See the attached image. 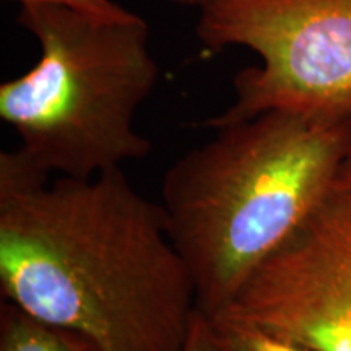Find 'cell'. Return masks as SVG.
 <instances>
[{"mask_svg": "<svg viewBox=\"0 0 351 351\" xmlns=\"http://www.w3.org/2000/svg\"><path fill=\"white\" fill-rule=\"evenodd\" d=\"M184 351H218L208 317L199 309L195 311L194 319H192Z\"/></svg>", "mask_w": 351, "mask_h": 351, "instance_id": "9c48e42d", "label": "cell"}, {"mask_svg": "<svg viewBox=\"0 0 351 351\" xmlns=\"http://www.w3.org/2000/svg\"><path fill=\"white\" fill-rule=\"evenodd\" d=\"M199 10L205 47L261 59L234 77V101L205 127L274 109L351 112V0H207Z\"/></svg>", "mask_w": 351, "mask_h": 351, "instance_id": "277c9868", "label": "cell"}, {"mask_svg": "<svg viewBox=\"0 0 351 351\" xmlns=\"http://www.w3.org/2000/svg\"><path fill=\"white\" fill-rule=\"evenodd\" d=\"M0 351H103L85 335L25 313L10 301L0 304Z\"/></svg>", "mask_w": 351, "mask_h": 351, "instance_id": "8992f818", "label": "cell"}, {"mask_svg": "<svg viewBox=\"0 0 351 351\" xmlns=\"http://www.w3.org/2000/svg\"><path fill=\"white\" fill-rule=\"evenodd\" d=\"M49 176L0 155L2 300L103 351H184L197 295L161 205L122 168Z\"/></svg>", "mask_w": 351, "mask_h": 351, "instance_id": "6da1fadb", "label": "cell"}, {"mask_svg": "<svg viewBox=\"0 0 351 351\" xmlns=\"http://www.w3.org/2000/svg\"><path fill=\"white\" fill-rule=\"evenodd\" d=\"M171 3H178V5H186V7H197L200 8L207 0H168Z\"/></svg>", "mask_w": 351, "mask_h": 351, "instance_id": "8fae6325", "label": "cell"}, {"mask_svg": "<svg viewBox=\"0 0 351 351\" xmlns=\"http://www.w3.org/2000/svg\"><path fill=\"white\" fill-rule=\"evenodd\" d=\"M10 2H16L20 7L32 5V3H52V5L69 7L88 15L111 20H124L135 15L134 12L127 10L112 0H10Z\"/></svg>", "mask_w": 351, "mask_h": 351, "instance_id": "ba28073f", "label": "cell"}, {"mask_svg": "<svg viewBox=\"0 0 351 351\" xmlns=\"http://www.w3.org/2000/svg\"><path fill=\"white\" fill-rule=\"evenodd\" d=\"M337 191L345 192V194L351 195V142L346 148V153L343 156V161H341V166L339 169V174H337L335 186Z\"/></svg>", "mask_w": 351, "mask_h": 351, "instance_id": "30bf717a", "label": "cell"}, {"mask_svg": "<svg viewBox=\"0 0 351 351\" xmlns=\"http://www.w3.org/2000/svg\"><path fill=\"white\" fill-rule=\"evenodd\" d=\"M208 322L218 351H313L280 333L226 313L210 315Z\"/></svg>", "mask_w": 351, "mask_h": 351, "instance_id": "52a82bcc", "label": "cell"}, {"mask_svg": "<svg viewBox=\"0 0 351 351\" xmlns=\"http://www.w3.org/2000/svg\"><path fill=\"white\" fill-rule=\"evenodd\" d=\"M221 313L313 351H351V195L333 187Z\"/></svg>", "mask_w": 351, "mask_h": 351, "instance_id": "5b68a950", "label": "cell"}, {"mask_svg": "<svg viewBox=\"0 0 351 351\" xmlns=\"http://www.w3.org/2000/svg\"><path fill=\"white\" fill-rule=\"evenodd\" d=\"M213 130L169 166L160 202L197 309L208 317L232 304L330 194L351 142V112L274 109Z\"/></svg>", "mask_w": 351, "mask_h": 351, "instance_id": "7a4b0ae2", "label": "cell"}, {"mask_svg": "<svg viewBox=\"0 0 351 351\" xmlns=\"http://www.w3.org/2000/svg\"><path fill=\"white\" fill-rule=\"evenodd\" d=\"M16 21L41 46L32 70L0 85V117L20 137L19 150L67 178H93L147 156L152 143L134 127L158 80L147 21L52 3L21 5Z\"/></svg>", "mask_w": 351, "mask_h": 351, "instance_id": "3957f363", "label": "cell"}]
</instances>
